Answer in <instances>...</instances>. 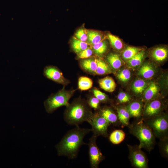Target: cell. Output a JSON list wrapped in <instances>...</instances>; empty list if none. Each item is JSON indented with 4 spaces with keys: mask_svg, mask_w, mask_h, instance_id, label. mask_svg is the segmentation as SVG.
I'll return each mask as SVG.
<instances>
[{
    "mask_svg": "<svg viewBox=\"0 0 168 168\" xmlns=\"http://www.w3.org/2000/svg\"><path fill=\"white\" fill-rule=\"evenodd\" d=\"M88 46V44L86 43L81 41L75 37L72 38V47L76 53L79 54L87 48Z\"/></svg>",
    "mask_w": 168,
    "mask_h": 168,
    "instance_id": "obj_24",
    "label": "cell"
},
{
    "mask_svg": "<svg viewBox=\"0 0 168 168\" xmlns=\"http://www.w3.org/2000/svg\"><path fill=\"white\" fill-rule=\"evenodd\" d=\"M129 132L140 142L139 147L149 152L153 149L155 144V137L150 127L142 119L131 124Z\"/></svg>",
    "mask_w": 168,
    "mask_h": 168,
    "instance_id": "obj_3",
    "label": "cell"
},
{
    "mask_svg": "<svg viewBox=\"0 0 168 168\" xmlns=\"http://www.w3.org/2000/svg\"><path fill=\"white\" fill-rule=\"evenodd\" d=\"M125 138L124 132L121 130H115L110 134L109 139L113 144H118L122 142Z\"/></svg>",
    "mask_w": 168,
    "mask_h": 168,
    "instance_id": "obj_21",
    "label": "cell"
},
{
    "mask_svg": "<svg viewBox=\"0 0 168 168\" xmlns=\"http://www.w3.org/2000/svg\"><path fill=\"white\" fill-rule=\"evenodd\" d=\"M129 151V158L132 165L137 168H147L148 160L146 155L138 145H127Z\"/></svg>",
    "mask_w": 168,
    "mask_h": 168,
    "instance_id": "obj_6",
    "label": "cell"
},
{
    "mask_svg": "<svg viewBox=\"0 0 168 168\" xmlns=\"http://www.w3.org/2000/svg\"><path fill=\"white\" fill-rule=\"evenodd\" d=\"M141 50L139 48L128 46L124 50L122 54L123 58L125 60H129Z\"/></svg>",
    "mask_w": 168,
    "mask_h": 168,
    "instance_id": "obj_28",
    "label": "cell"
},
{
    "mask_svg": "<svg viewBox=\"0 0 168 168\" xmlns=\"http://www.w3.org/2000/svg\"><path fill=\"white\" fill-rule=\"evenodd\" d=\"M147 86V83L144 80L138 79L133 82L132 88L133 91L137 94H141L144 91Z\"/></svg>",
    "mask_w": 168,
    "mask_h": 168,
    "instance_id": "obj_27",
    "label": "cell"
},
{
    "mask_svg": "<svg viewBox=\"0 0 168 168\" xmlns=\"http://www.w3.org/2000/svg\"><path fill=\"white\" fill-rule=\"evenodd\" d=\"M155 72V69L149 63H145L140 68L138 74L144 78L148 79L152 77Z\"/></svg>",
    "mask_w": 168,
    "mask_h": 168,
    "instance_id": "obj_16",
    "label": "cell"
},
{
    "mask_svg": "<svg viewBox=\"0 0 168 168\" xmlns=\"http://www.w3.org/2000/svg\"><path fill=\"white\" fill-rule=\"evenodd\" d=\"M108 37L111 46L114 49L119 50L123 48V44L118 37L109 33L108 35Z\"/></svg>",
    "mask_w": 168,
    "mask_h": 168,
    "instance_id": "obj_29",
    "label": "cell"
},
{
    "mask_svg": "<svg viewBox=\"0 0 168 168\" xmlns=\"http://www.w3.org/2000/svg\"><path fill=\"white\" fill-rule=\"evenodd\" d=\"M88 123L91 126V131L93 135L97 137L99 136L105 137L108 136V128L110 124L98 112L93 114Z\"/></svg>",
    "mask_w": 168,
    "mask_h": 168,
    "instance_id": "obj_7",
    "label": "cell"
},
{
    "mask_svg": "<svg viewBox=\"0 0 168 168\" xmlns=\"http://www.w3.org/2000/svg\"><path fill=\"white\" fill-rule=\"evenodd\" d=\"M158 91V88L156 84L152 82L144 92L143 97L144 100L149 101L154 98Z\"/></svg>",
    "mask_w": 168,
    "mask_h": 168,
    "instance_id": "obj_17",
    "label": "cell"
},
{
    "mask_svg": "<svg viewBox=\"0 0 168 168\" xmlns=\"http://www.w3.org/2000/svg\"><path fill=\"white\" fill-rule=\"evenodd\" d=\"M92 50L88 47L78 54V57L80 58H87L90 57L92 55Z\"/></svg>",
    "mask_w": 168,
    "mask_h": 168,
    "instance_id": "obj_36",
    "label": "cell"
},
{
    "mask_svg": "<svg viewBox=\"0 0 168 168\" xmlns=\"http://www.w3.org/2000/svg\"><path fill=\"white\" fill-rule=\"evenodd\" d=\"M97 137L93 135L89 139L88 145L89 147V156L91 167L98 168L100 163L105 159L98 147L96 140Z\"/></svg>",
    "mask_w": 168,
    "mask_h": 168,
    "instance_id": "obj_8",
    "label": "cell"
},
{
    "mask_svg": "<svg viewBox=\"0 0 168 168\" xmlns=\"http://www.w3.org/2000/svg\"><path fill=\"white\" fill-rule=\"evenodd\" d=\"M117 115L119 121L123 126L129 127L131 124L129 120L131 117L130 114L126 107H119L117 109Z\"/></svg>",
    "mask_w": 168,
    "mask_h": 168,
    "instance_id": "obj_13",
    "label": "cell"
},
{
    "mask_svg": "<svg viewBox=\"0 0 168 168\" xmlns=\"http://www.w3.org/2000/svg\"><path fill=\"white\" fill-rule=\"evenodd\" d=\"M43 73L46 78L56 83L65 85L69 82L61 71L55 66H46L44 68Z\"/></svg>",
    "mask_w": 168,
    "mask_h": 168,
    "instance_id": "obj_10",
    "label": "cell"
},
{
    "mask_svg": "<svg viewBox=\"0 0 168 168\" xmlns=\"http://www.w3.org/2000/svg\"><path fill=\"white\" fill-rule=\"evenodd\" d=\"M152 58L156 61H161L167 58V51L164 48L158 47L152 51Z\"/></svg>",
    "mask_w": 168,
    "mask_h": 168,
    "instance_id": "obj_22",
    "label": "cell"
},
{
    "mask_svg": "<svg viewBox=\"0 0 168 168\" xmlns=\"http://www.w3.org/2000/svg\"><path fill=\"white\" fill-rule=\"evenodd\" d=\"M100 87L103 89L109 92H112L115 89V82L111 77L107 76L99 79L98 81Z\"/></svg>",
    "mask_w": 168,
    "mask_h": 168,
    "instance_id": "obj_14",
    "label": "cell"
},
{
    "mask_svg": "<svg viewBox=\"0 0 168 168\" xmlns=\"http://www.w3.org/2000/svg\"><path fill=\"white\" fill-rule=\"evenodd\" d=\"M75 35L77 39L82 42H85L87 40L86 31L82 28L78 29L76 32Z\"/></svg>",
    "mask_w": 168,
    "mask_h": 168,
    "instance_id": "obj_33",
    "label": "cell"
},
{
    "mask_svg": "<svg viewBox=\"0 0 168 168\" xmlns=\"http://www.w3.org/2000/svg\"><path fill=\"white\" fill-rule=\"evenodd\" d=\"M117 98L119 102L121 103H129L131 99L129 95L124 92L119 93L118 95Z\"/></svg>",
    "mask_w": 168,
    "mask_h": 168,
    "instance_id": "obj_34",
    "label": "cell"
},
{
    "mask_svg": "<svg viewBox=\"0 0 168 168\" xmlns=\"http://www.w3.org/2000/svg\"><path fill=\"white\" fill-rule=\"evenodd\" d=\"M82 68L85 71L91 73H95L97 67L96 58H87L81 63Z\"/></svg>",
    "mask_w": 168,
    "mask_h": 168,
    "instance_id": "obj_15",
    "label": "cell"
},
{
    "mask_svg": "<svg viewBox=\"0 0 168 168\" xmlns=\"http://www.w3.org/2000/svg\"><path fill=\"white\" fill-rule=\"evenodd\" d=\"M144 56V51L141 50L133 58L128 60V64L132 68L137 67L141 64Z\"/></svg>",
    "mask_w": 168,
    "mask_h": 168,
    "instance_id": "obj_23",
    "label": "cell"
},
{
    "mask_svg": "<svg viewBox=\"0 0 168 168\" xmlns=\"http://www.w3.org/2000/svg\"><path fill=\"white\" fill-rule=\"evenodd\" d=\"M147 103L142 119L145 121L161 114L163 109L161 102L158 100H151Z\"/></svg>",
    "mask_w": 168,
    "mask_h": 168,
    "instance_id": "obj_9",
    "label": "cell"
},
{
    "mask_svg": "<svg viewBox=\"0 0 168 168\" xmlns=\"http://www.w3.org/2000/svg\"><path fill=\"white\" fill-rule=\"evenodd\" d=\"M131 117H133L139 120L142 114V105L139 101H134L129 103L126 107Z\"/></svg>",
    "mask_w": 168,
    "mask_h": 168,
    "instance_id": "obj_12",
    "label": "cell"
},
{
    "mask_svg": "<svg viewBox=\"0 0 168 168\" xmlns=\"http://www.w3.org/2000/svg\"><path fill=\"white\" fill-rule=\"evenodd\" d=\"M91 129L82 128L77 126L68 131L60 142L56 146L59 156H65L69 159L76 158L81 146L85 144L83 138Z\"/></svg>",
    "mask_w": 168,
    "mask_h": 168,
    "instance_id": "obj_1",
    "label": "cell"
},
{
    "mask_svg": "<svg viewBox=\"0 0 168 168\" xmlns=\"http://www.w3.org/2000/svg\"><path fill=\"white\" fill-rule=\"evenodd\" d=\"M94 95L100 101L106 102L108 100L107 96L104 93L97 89H94L93 90Z\"/></svg>",
    "mask_w": 168,
    "mask_h": 168,
    "instance_id": "obj_32",
    "label": "cell"
},
{
    "mask_svg": "<svg viewBox=\"0 0 168 168\" xmlns=\"http://www.w3.org/2000/svg\"><path fill=\"white\" fill-rule=\"evenodd\" d=\"M98 112L110 124L116 125L119 123L117 114L111 109L108 107L104 108L101 109Z\"/></svg>",
    "mask_w": 168,
    "mask_h": 168,
    "instance_id": "obj_11",
    "label": "cell"
},
{
    "mask_svg": "<svg viewBox=\"0 0 168 168\" xmlns=\"http://www.w3.org/2000/svg\"><path fill=\"white\" fill-rule=\"evenodd\" d=\"M108 48L107 44L105 40H102L93 45V51L96 55L101 56L106 52Z\"/></svg>",
    "mask_w": 168,
    "mask_h": 168,
    "instance_id": "obj_26",
    "label": "cell"
},
{
    "mask_svg": "<svg viewBox=\"0 0 168 168\" xmlns=\"http://www.w3.org/2000/svg\"><path fill=\"white\" fill-rule=\"evenodd\" d=\"M161 113L145 121L152 129L155 136L160 139L168 137V117Z\"/></svg>",
    "mask_w": 168,
    "mask_h": 168,
    "instance_id": "obj_5",
    "label": "cell"
},
{
    "mask_svg": "<svg viewBox=\"0 0 168 168\" xmlns=\"http://www.w3.org/2000/svg\"><path fill=\"white\" fill-rule=\"evenodd\" d=\"M160 140V147L162 155L166 157L168 156V138L165 137Z\"/></svg>",
    "mask_w": 168,
    "mask_h": 168,
    "instance_id": "obj_31",
    "label": "cell"
},
{
    "mask_svg": "<svg viewBox=\"0 0 168 168\" xmlns=\"http://www.w3.org/2000/svg\"><path fill=\"white\" fill-rule=\"evenodd\" d=\"M106 60L110 66L114 69L119 68L122 65V60L117 54H110L107 56Z\"/></svg>",
    "mask_w": 168,
    "mask_h": 168,
    "instance_id": "obj_18",
    "label": "cell"
},
{
    "mask_svg": "<svg viewBox=\"0 0 168 168\" xmlns=\"http://www.w3.org/2000/svg\"><path fill=\"white\" fill-rule=\"evenodd\" d=\"M117 77L118 79L122 82H126L131 77L130 72L128 69H124L117 73Z\"/></svg>",
    "mask_w": 168,
    "mask_h": 168,
    "instance_id": "obj_30",
    "label": "cell"
},
{
    "mask_svg": "<svg viewBox=\"0 0 168 168\" xmlns=\"http://www.w3.org/2000/svg\"><path fill=\"white\" fill-rule=\"evenodd\" d=\"M100 103V101L95 97H90L87 100V103L89 106L95 110L98 109Z\"/></svg>",
    "mask_w": 168,
    "mask_h": 168,
    "instance_id": "obj_35",
    "label": "cell"
},
{
    "mask_svg": "<svg viewBox=\"0 0 168 168\" xmlns=\"http://www.w3.org/2000/svg\"><path fill=\"white\" fill-rule=\"evenodd\" d=\"M86 32L88 36L87 42L88 43L94 45L102 40L103 35L99 32L92 30H87Z\"/></svg>",
    "mask_w": 168,
    "mask_h": 168,
    "instance_id": "obj_20",
    "label": "cell"
},
{
    "mask_svg": "<svg viewBox=\"0 0 168 168\" xmlns=\"http://www.w3.org/2000/svg\"><path fill=\"white\" fill-rule=\"evenodd\" d=\"M93 114L85 101L79 99L67 107L64 118L69 125L77 126L85 121L88 122Z\"/></svg>",
    "mask_w": 168,
    "mask_h": 168,
    "instance_id": "obj_2",
    "label": "cell"
},
{
    "mask_svg": "<svg viewBox=\"0 0 168 168\" xmlns=\"http://www.w3.org/2000/svg\"><path fill=\"white\" fill-rule=\"evenodd\" d=\"M93 82L90 78L86 77H81L78 79V87L81 91L86 90L92 87Z\"/></svg>",
    "mask_w": 168,
    "mask_h": 168,
    "instance_id": "obj_25",
    "label": "cell"
},
{
    "mask_svg": "<svg viewBox=\"0 0 168 168\" xmlns=\"http://www.w3.org/2000/svg\"><path fill=\"white\" fill-rule=\"evenodd\" d=\"M97 67L95 74L104 75L112 72L109 65L104 61L100 58H96Z\"/></svg>",
    "mask_w": 168,
    "mask_h": 168,
    "instance_id": "obj_19",
    "label": "cell"
},
{
    "mask_svg": "<svg viewBox=\"0 0 168 168\" xmlns=\"http://www.w3.org/2000/svg\"><path fill=\"white\" fill-rule=\"evenodd\" d=\"M74 91H67L63 88L57 93L52 94L44 102L47 112L51 113L61 107L68 106L70 104L69 101Z\"/></svg>",
    "mask_w": 168,
    "mask_h": 168,
    "instance_id": "obj_4",
    "label": "cell"
}]
</instances>
